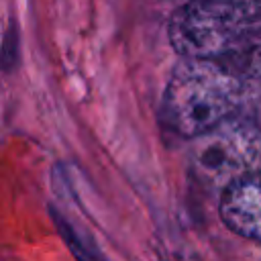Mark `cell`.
I'll use <instances>...</instances> for the list:
<instances>
[{
	"mask_svg": "<svg viewBox=\"0 0 261 261\" xmlns=\"http://www.w3.org/2000/svg\"><path fill=\"white\" fill-rule=\"evenodd\" d=\"M241 96V77L218 59H184L167 82L161 118L169 130L194 141L230 120Z\"/></svg>",
	"mask_w": 261,
	"mask_h": 261,
	"instance_id": "cell-1",
	"label": "cell"
},
{
	"mask_svg": "<svg viewBox=\"0 0 261 261\" xmlns=\"http://www.w3.org/2000/svg\"><path fill=\"white\" fill-rule=\"evenodd\" d=\"M255 20L222 0H188L169 20L171 47L184 59H218L237 49Z\"/></svg>",
	"mask_w": 261,
	"mask_h": 261,
	"instance_id": "cell-2",
	"label": "cell"
},
{
	"mask_svg": "<svg viewBox=\"0 0 261 261\" xmlns=\"http://www.w3.org/2000/svg\"><path fill=\"white\" fill-rule=\"evenodd\" d=\"M259 159L261 137L234 120H226L214 130L194 139L192 165L196 175L220 190L253 173Z\"/></svg>",
	"mask_w": 261,
	"mask_h": 261,
	"instance_id": "cell-3",
	"label": "cell"
},
{
	"mask_svg": "<svg viewBox=\"0 0 261 261\" xmlns=\"http://www.w3.org/2000/svg\"><path fill=\"white\" fill-rule=\"evenodd\" d=\"M218 214L232 232L261 243V173L253 171L226 186L218 200Z\"/></svg>",
	"mask_w": 261,
	"mask_h": 261,
	"instance_id": "cell-4",
	"label": "cell"
},
{
	"mask_svg": "<svg viewBox=\"0 0 261 261\" xmlns=\"http://www.w3.org/2000/svg\"><path fill=\"white\" fill-rule=\"evenodd\" d=\"M228 4L239 6L241 10H245L255 22H261V0H222Z\"/></svg>",
	"mask_w": 261,
	"mask_h": 261,
	"instance_id": "cell-5",
	"label": "cell"
}]
</instances>
